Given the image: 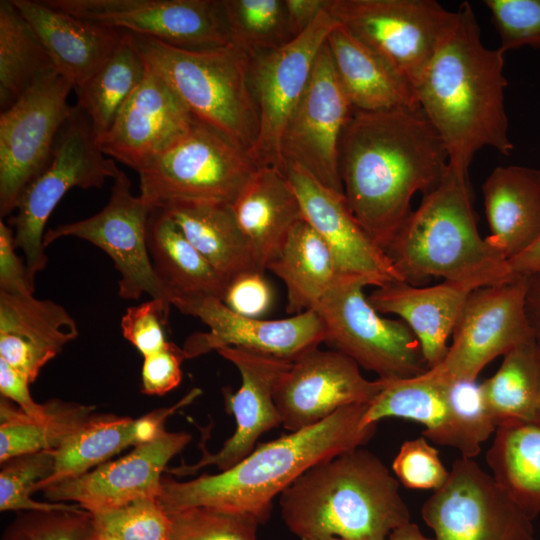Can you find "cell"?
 <instances>
[{
    "label": "cell",
    "mask_w": 540,
    "mask_h": 540,
    "mask_svg": "<svg viewBox=\"0 0 540 540\" xmlns=\"http://www.w3.org/2000/svg\"><path fill=\"white\" fill-rule=\"evenodd\" d=\"M449 167L446 147L420 107L355 110L340 141L339 168L352 214L385 251L411 213Z\"/></svg>",
    "instance_id": "obj_1"
},
{
    "label": "cell",
    "mask_w": 540,
    "mask_h": 540,
    "mask_svg": "<svg viewBox=\"0 0 540 540\" xmlns=\"http://www.w3.org/2000/svg\"><path fill=\"white\" fill-rule=\"evenodd\" d=\"M456 23L416 87L420 108L441 137L449 166L469 173L475 154L491 147L509 156L504 53L487 48L471 4L458 7Z\"/></svg>",
    "instance_id": "obj_2"
},
{
    "label": "cell",
    "mask_w": 540,
    "mask_h": 540,
    "mask_svg": "<svg viewBox=\"0 0 540 540\" xmlns=\"http://www.w3.org/2000/svg\"><path fill=\"white\" fill-rule=\"evenodd\" d=\"M367 405L343 407L313 426L263 443L218 474L189 481L162 477L157 499L168 514L205 507L249 514L263 523L276 495L309 468L371 440L377 424H361Z\"/></svg>",
    "instance_id": "obj_3"
},
{
    "label": "cell",
    "mask_w": 540,
    "mask_h": 540,
    "mask_svg": "<svg viewBox=\"0 0 540 540\" xmlns=\"http://www.w3.org/2000/svg\"><path fill=\"white\" fill-rule=\"evenodd\" d=\"M279 502L284 523L301 540H387L411 518L399 481L362 447L312 466Z\"/></svg>",
    "instance_id": "obj_4"
},
{
    "label": "cell",
    "mask_w": 540,
    "mask_h": 540,
    "mask_svg": "<svg viewBox=\"0 0 540 540\" xmlns=\"http://www.w3.org/2000/svg\"><path fill=\"white\" fill-rule=\"evenodd\" d=\"M469 173L448 167L385 252L409 284L430 277L470 290L513 281L507 261L478 232Z\"/></svg>",
    "instance_id": "obj_5"
},
{
    "label": "cell",
    "mask_w": 540,
    "mask_h": 540,
    "mask_svg": "<svg viewBox=\"0 0 540 540\" xmlns=\"http://www.w3.org/2000/svg\"><path fill=\"white\" fill-rule=\"evenodd\" d=\"M129 34L144 63L166 81L192 116L249 152L259 131L249 82L250 54L233 43L187 50Z\"/></svg>",
    "instance_id": "obj_6"
},
{
    "label": "cell",
    "mask_w": 540,
    "mask_h": 540,
    "mask_svg": "<svg viewBox=\"0 0 540 540\" xmlns=\"http://www.w3.org/2000/svg\"><path fill=\"white\" fill-rule=\"evenodd\" d=\"M257 170L248 150L194 117L180 138L137 173L139 196L152 208L173 201L233 204Z\"/></svg>",
    "instance_id": "obj_7"
},
{
    "label": "cell",
    "mask_w": 540,
    "mask_h": 540,
    "mask_svg": "<svg viewBox=\"0 0 540 540\" xmlns=\"http://www.w3.org/2000/svg\"><path fill=\"white\" fill-rule=\"evenodd\" d=\"M119 170L115 161L100 150L85 115L73 107L56 139L50 162L25 188L15 214L9 218L15 247L24 255L34 289L36 275L48 262L43 239L55 207L69 190L101 188Z\"/></svg>",
    "instance_id": "obj_8"
},
{
    "label": "cell",
    "mask_w": 540,
    "mask_h": 540,
    "mask_svg": "<svg viewBox=\"0 0 540 540\" xmlns=\"http://www.w3.org/2000/svg\"><path fill=\"white\" fill-rule=\"evenodd\" d=\"M388 417L424 425L423 437L470 459L496 430L479 383L447 380L429 370L414 378L386 380L368 403L361 424L366 427Z\"/></svg>",
    "instance_id": "obj_9"
},
{
    "label": "cell",
    "mask_w": 540,
    "mask_h": 540,
    "mask_svg": "<svg viewBox=\"0 0 540 540\" xmlns=\"http://www.w3.org/2000/svg\"><path fill=\"white\" fill-rule=\"evenodd\" d=\"M367 283L343 276L314 307L325 329V343L379 379L420 376L429 370L421 345L401 319L384 318L363 293Z\"/></svg>",
    "instance_id": "obj_10"
},
{
    "label": "cell",
    "mask_w": 540,
    "mask_h": 540,
    "mask_svg": "<svg viewBox=\"0 0 540 540\" xmlns=\"http://www.w3.org/2000/svg\"><path fill=\"white\" fill-rule=\"evenodd\" d=\"M327 11L415 91L457 20L434 0H329Z\"/></svg>",
    "instance_id": "obj_11"
},
{
    "label": "cell",
    "mask_w": 540,
    "mask_h": 540,
    "mask_svg": "<svg viewBox=\"0 0 540 540\" xmlns=\"http://www.w3.org/2000/svg\"><path fill=\"white\" fill-rule=\"evenodd\" d=\"M72 84L56 69L0 115V216L14 213L25 188L51 160L72 108Z\"/></svg>",
    "instance_id": "obj_12"
},
{
    "label": "cell",
    "mask_w": 540,
    "mask_h": 540,
    "mask_svg": "<svg viewBox=\"0 0 540 540\" xmlns=\"http://www.w3.org/2000/svg\"><path fill=\"white\" fill-rule=\"evenodd\" d=\"M338 24L326 8L297 38L250 54L249 82L259 131L249 154L258 168L284 172L280 151L284 129L308 85L320 49Z\"/></svg>",
    "instance_id": "obj_13"
},
{
    "label": "cell",
    "mask_w": 540,
    "mask_h": 540,
    "mask_svg": "<svg viewBox=\"0 0 540 540\" xmlns=\"http://www.w3.org/2000/svg\"><path fill=\"white\" fill-rule=\"evenodd\" d=\"M152 207L131 191L129 177L119 170L106 205L96 214L61 224L45 232L47 247L64 237L85 240L103 250L119 272L118 294L137 300L143 294L172 306L171 296L157 276L148 250L147 226Z\"/></svg>",
    "instance_id": "obj_14"
},
{
    "label": "cell",
    "mask_w": 540,
    "mask_h": 540,
    "mask_svg": "<svg viewBox=\"0 0 540 540\" xmlns=\"http://www.w3.org/2000/svg\"><path fill=\"white\" fill-rule=\"evenodd\" d=\"M436 540H535L532 520L470 458L452 464L447 482L423 503Z\"/></svg>",
    "instance_id": "obj_15"
},
{
    "label": "cell",
    "mask_w": 540,
    "mask_h": 540,
    "mask_svg": "<svg viewBox=\"0 0 540 540\" xmlns=\"http://www.w3.org/2000/svg\"><path fill=\"white\" fill-rule=\"evenodd\" d=\"M90 23L187 50L231 43L221 0H43Z\"/></svg>",
    "instance_id": "obj_16"
},
{
    "label": "cell",
    "mask_w": 540,
    "mask_h": 540,
    "mask_svg": "<svg viewBox=\"0 0 540 540\" xmlns=\"http://www.w3.org/2000/svg\"><path fill=\"white\" fill-rule=\"evenodd\" d=\"M353 111L326 42L316 57L308 85L281 138L284 172L288 166L300 167L325 187L344 194L339 148Z\"/></svg>",
    "instance_id": "obj_17"
},
{
    "label": "cell",
    "mask_w": 540,
    "mask_h": 540,
    "mask_svg": "<svg viewBox=\"0 0 540 540\" xmlns=\"http://www.w3.org/2000/svg\"><path fill=\"white\" fill-rule=\"evenodd\" d=\"M526 277L481 287L468 295L444 360L429 371L454 381H476L492 360L534 339L525 313Z\"/></svg>",
    "instance_id": "obj_18"
},
{
    "label": "cell",
    "mask_w": 540,
    "mask_h": 540,
    "mask_svg": "<svg viewBox=\"0 0 540 540\" xmlns=\"http://www.w3.org/2000/svg\"><path fill=\"white\" fill-rule=\"evenodd\" d=\"M172 306L208 326V331L187 338L182 348L186 359L231 346L292 362L318 348L326 338L323 323L314 310L285 319L264 320L241 315L212 296L181 298Z\"/></svg>",
    "instance_id": "obj_19"
},
{
    "label": "cell",
    "mask_w": 540,
    "mask_h": 540,
    "mask_svg": "<svg viewBox=\"0 0 540 540\" xmlns=\"http://www.w3.org/2000/svg\"><path fill=\"white\" fill-rule=\"evenodd\" d=\"M386 380H368L360 367L337 350L312 349L281 374L274 403L281 424L289 432L313 426L337 410L371 402Z\"/></svg>",
    "instance_id": "obj_20"
},
{
    "label": "cell",
    "mask_w": 540,
    "mask_h": 540,
    "mask_svg": "<svg viewBox=\"0 0 540 540\" xmlns=\"http://www.w3.org/2000/svg\"><path fill=\"white\" fill-rule=\"evenodd\" d=\"M190 440L191 435L186 432L165 430L154 440L135 446L124 457L42 491L52 502H75L90 513L116 508L139 498H157L167 463Z\"/></svg>",
    "instance_id": "obj_21"
},
{
    "label": "cell",
    "mask_w": 540,
    "mask_h": 540,
    "mask_svg": "<svg viewBox=\"0 0 540 540\" xmlns=\"http://www.w3.org/2000/svg\"><path fill=\"white\" fill-rule=\"evenodd\" d=\"M285 174L304 219L328 245L343 275L375 287L404 281L387 253L356 220L344 194L325 187L300 167L288 166Z\"/></svg>",
    "instance_id": "obj_22"
},
{
    "label": "cell",
    "mask_w": 540,
    "mask_h": 540,
    "mask_svg": "<svg viewBox=\"0 0 540 540\" xmlns=\"http://www.w3.org/2000/svg\"><path fill=\"white\" fill-rule=\"evenodd\" d=\"M193 119L166 81L146 65L143 80L97 144L106 156L138 173L180 138Z\"/></svg>",
    "instance_id": "obj_23"
},
{
    "label": "cell",
    "mask_w": 540,
    "mask_h": 540,
    "mask_svg": "<svg viewBox=\"0 0 540 540\" xmlns=\"http://www.w3.org/2000/svg\"><path fill=\"white\" fill-rule=\"evenodd\" d=\"M217 352L235 365L242 378L236 393L225 391L227 408L235 417L236 430L218 452L212 454L202 448L203 454L197 463L182 464L169 470L172 474L191 475L209 465H215L220 472L226 471L255 449L262 434L281 424L274 403V388L291 362L239 347H222Z\"/></svg>",
    "instance_id": "obj_24"
},
{
    "label": "cell",
    "mask_w": 540,
    "mask_h": 540,
    "mask_svg": "<svg viewBox=\"0 0 540 540\" xmlns=\"http://www.w3.org/2000/svg\"><path fill=\"white\" fill-rule=\"evenodd\" d=\"M78 334L76 321L62 305L0 291V359L31 383Z\"/></svg>",
    "instance_id": "obj_25"
},
{
    "label": "cell",
    "mask_w": 540,
    "mask_h": 540,
    "mask_svg": "<svg viewBox=\"0 0 540 540\" xmlns=\"http://www.w3.org/2000/svg\"><path fill=\"white\" fill-rule=\"evenodd\" d=\"M201 393V389L194 388L176 404L159 408L137 419L93 414L75 434L56 449L53 474L39 483L35 492L57 482L78 477L92 467L105 463L126 447H135L154 440L165 431L166 419L189 405Z\"/></svg>",
    "instance_id": "obj_26"
},
{
    "label": "cell",
    "mask_w": 540,
    "mask_h": 540,
    "mask_svg": "<svg viewBox=\"0 0 540 540\" xmlns=\"http://www.w3.org/2000/svg\"><path fill=\"white\" fill-rule=\"evenodd\" d=\"M31 25L55 69L73 86L86 83L121 42L124 31L56 10L44 1L12 0Z\"/></svg>",
    "instance_id": "obj_27"
},
{
    "label": "cell",
    "mask_w": 540,
    "mask_h": 540,
    "mask_svg": "<svg viewBox=\"0 0 540 540\" xmlns=\"http://www.w3.org/2000/svg\"><path fill=\"white\" fill-rule=\"evenodd\" d=\"M471 291L448 281L429 287L398 281L376 287L367 300L378 313L397 315L410 327L431 369L446 357L448 339Z\"/></svg>",
    "instance_id": "obj_28"
},
{
    "label": "cell",
    "mask_w": 540,
    "mask_h": 540,
    "mask_svg": "<svg viewBox=\"0 0 540 540\" xmlns=\"http://www.w3.org/2000/svg\"><path fill=\"white\" fill-rule=\"evenodd\" d=\"M482 191L490 228L485 240L508 261L540 234V170L498 166L486 178Z\"/></svg>",
    "instance_id": "obj_29"
},
{
    "label": "cell",
    "mask_w": 540,
    "mask_h": 540,
    "mask_svg": "<svg viewBox=\"0 0 540 540\" xmlns=\"http://www.w3.org/2000/svg\"><path fill=\"white\" fill-rule=\"evenodd\" d=\"M232 208L262 273L293 227L304 219L286 174L272 167L258 168Z\"/></svg>",
    "instance_id": "obj_30"
},
{
    "label": "cell",
    "mask_w": 540,
    "mask_h": 540,
    "mask_svg": "<svg viewBox=\"0 0 540 540\" xmlns=\"http://www.w3.org/2000/svg\"><path fill=\"white\" fill-rule=\"evenodd\" d=\"M326 42L337 77L355 110L420 107L415 89L343 26L338 24Z\"/></svg>",
    "instance_id": "obj_31"
},
{
    "label": "cell",
    "mask_w": 540,
    "mask_h": 540,
    "mask_svg": "<svg viewBox=\"0 0 540 540\" xmlns=\"http://www.w3.org/2000/svg\"><path fill=\"white\" fill-rule=\"evenodd\" d=\"M159 208L171 217L188 241L227 283L244 273L259 271L232 204L173 201Z\"/></svg>",
    "instance_id": "obj_32"
},
{
    "label": "cell",
    "mask_w": 540,
    "mask_h": 540,
    "mask_svg": "<svg viewBox=\"0 0 540 540\" xmlns=\"http://www.w3.org/2000/svg\"><path fill=\"white\" fill-rule=\"evenodd\" d=\"M147 244L154 270L169 292L172 304L177 299L195 296L223 300L228 283L162 208H153L150 213Z\"/></svg>",
    "instance_id": "obj_33"
},
{
    "label": "cell",
    "mask_w": 540,
    "mask_h": 540,
    "mask_svg": "<svg viewBox=\"0 0 540 540\" xmlns=\"http://www.w3.org/2000/svg\"><path fill=\"white\" fill-rule=\"evenodd\" d=\"M266 269L285 284L286 312L292 315L313 310L326 292L345 276L328 245L305 219L293 227Z\"/></svg>",
    "instance_id": "obj_34"
},
{
    "label": "cell",
    "mask_w": 540,
    "mask_h": 540,
    "mask_svg": "<svg viewBox=\"0 0 540 540\" xmlns=\"http://www.w3.org/2000/svg\"><path fill=\"white\" fill-rule=\"evenodd\" d=\"M486 453L495 482L533 520L540 513V426L500 425Z\"/></svg>",
    "instance_id": "obj_35"
},
{
    "label": "cell",
    "mask_w": 540,
    "mask_h": 540,
    "mask_svg": "<svg viewBox=\"0 0 540 540\" xmlns=\"http://www.w3.org/2000/svg\"><path fill=\"white\" fill-rule=\"evenodd\" d=\"M94 406L53 399L32 416L12 401L0 400V462L26 453L57 449L93 415Z\"/></svg>",
    "instance_id": "obj_36"
},
{
    "label": "cell",
    "mask_w": 540,
    "mask_h": 540,
    "mask_svg": "<svg viewBox=\"0 0 540 540\" xmlns=\"http://www.w3.org/2000/svg\"><path fill=\"white\" fill-rule=\"evenodd\" d=\"M497 372L482 383L481 392L496 427L536 423L540 412V351L534 339L503 356Z\"/></svg>",
    "instance_id": "obj_37"
},
{
    "label": "cell",
    "mask_w": 540,
    "mask_h": 540,
    "mask_svg": "<svg viewBox=\"0 0 540 540\" xmlns=\"http://www.w3.org/2000/svg\"><path fill=\"white\" fill-rule=\"evenodd\" d=\"M146 65L130 34L123 38L106 62L82 86L75 88L77 107L87 118L96 138L112 126L119 111L144 78Z\"/></svg>",
    "instance_id": "obj_38"
},
{
    "label": "cell",
    "mask_w": 540,
    "mask_h": 540,
    "mask_svg": "<svg viewBox=\"0 0 540 540\" xmlns=\"http://www.w3.org/2000/svg\"><path fill=\"white\" fill-rule=\"evenodd\" d=\"M55 67L39 37L12 0L0 1V108L14 104Z\"/></svg>",
    "instance_id": "obj_39"
},
{
    "label": "cell",
    "mask_w": 540,
    "mask_h": 540,
    "mask_svg": "<svg viewBox=\"0 0 540 540\" xmlns=\"http://www.w3.org/2000/svg\"><path fill=\"white\" fill-rule=\"evenodd\" d=\"M231 43L248 54L275 49L291 39L284 0H221Z\"/></svg>",
    "instance_id": "obj_40"
},
{
    "label": "cell",
    "mask_w": 540,
    "mask_h": 540,
    "mask_svg": "<svg viewBox=\"0 0 540 540\" xmlns=\"http://www.w3.org/2000/svg\"><path fill=\"white\" fill-rule=\"evenodd\" d=\"M56 449L21 454L2 463L0 471V510L50 511L70 509L77 504L40 502L30 496L36 486L48 479L55 468Z\"/></svg>",
    "instance_id": "obj_41"
},
{
    "label": "cell",
    "mask_w": 540,
    "mask_h": 540,
    "mask_svg": "<svg viewBox=\"0 0 540 540\" xmlns=\"http://www.w3.org/2000/svg\"><path fill=\"white\" fill-rule=\"evenodd\" d=\"M91 515L96 540H171L170 515L155 497Z\"/></svg>",
    "instance_id": "obj_42"
},
{
    "label": "cell",
    "mask_w": 540,
    "mask_h": 540,
    "mask_svg": "<svg viewBox=\"0 0 540 540\" xmlns=\"http://www.w3.org/2000/svg\"><path fill=\"white\" fill-rule=\"evenodd\" d=\"M171 540H257L254 516L205 507L170 513Z\"/></svg>",
    "instance_id": "obj_43"
},
{
    "label": "cell",
    "mask_w": 540,
    "mask_h": 540,
    "mask_svg": "<svg viewBox=\"0 0 540 540\" xmlns=\"http://www.w3.org/2000/svg\"><path fill=\"white\" fill-rule=\"evenodd\" d=\"M2 540H96L92 515L78 504L70 509L23 511Z\"/></svg>",
    "instance_id": "obj_44"
},
{
    "label": "cell",
    "mask_w": 540,
    "mask_h": 540,
    "mask_svg": "<svg viewBox=\"0 0 540 540\" xmlns=\"http://www.w3.org/2000/svg\"><path fill=\"white\" fill-rule=\"evenodd\" d=\"M503 53L523 46L540 47V0H485Z\"/></svg>",
    "instance_id": "obj_45"
},
{
    "label": "cell",
    "mask_w": 540,
    "mask_h": 540,
    "mask_svg": "<svg viewBox=\"0 0 540 540\" xmlns=\"http://www.w3.org/2000/svg\"><path fill=\"white\" fill-rule=\"evenodd\" d=\"M392 469L402 485L418 490L436 491L447 482L450 475L438 450L423 436L406 440L401 445Z\"/></svg>",
    "instance_id": "obj_46"
},
{
    "label": "cell",
    "mask_w": 540,
    "mask_h": 540,
    "mask_svg": "<svg viewBox=\"0 0 540 540\" xmlns=\"http://www.w3.org/2000/svg\"><path fill=\"white\" fill-rule=\"evenodd\" d=\"M171 305L161 299L149 301L127 308L121 319L123 337L131 343L143 357L162 350L169 343L164 327Z\"/></svg>",
    "instance_id": "obj_47"
},
{
    "label": "cell",
    "mask_w": 540,
    "mask_h": 540,
    "mask_svg": "<svg viewBox=\"0 0 540 540\" xmlns=\"http://www.w3.org/2000/svg\"><path fill=\"white\" fill-rule=\"evenodd\" d=\"M186 359L182 348L169 342L162 350L144 357L141 391L147 395H164L176 388L182 379L181 364Z\"/></svg>",
    "instance_id": "obj_48"
},
{
    "label": "cell",
    "mask_w": 540,
    "mask_h": 540,
    "mask_svg": "<svg viewBox=\"0 0 540 540\" xmlns=\"http://www.w3.org/2000/svg\"><path fill=\"white\" fill-rule=\"evenodd\" d=\"M222 301L241 315L260 318L272 303V290L262 272L252 271L231 280Z\"/></svg>",
    "instance_id": "obj_49"
},
{
    "label": "cell",
    "mask_w": 540,
    "mask_h": 540,
    "mask_svg": "<svg viewBox=\"0 0 540 540\" xmlns=\"http://www.w3.org/2000/svg\"><path fill=\"white\" fill-rule=\"evenodd\" d=\"M0 291L11 295L34 293L25 262L16 253L14 231L3 220L0 221Z\"/></svg>",
    "instance_id": "obj_50"
},
{
    "label": "cell",
    "mask_w": 540,
    "mask_h": 540,
    "mask_svg": "<svg viewBox=\"0 0 540 540\" xmlns=\"http://www.w3.org/2000/svg\"><path fill=\"white\" fill-rule=\"evenodd\" d=\"M30 384L25 374L0 359L1 396L13 401L27 414L41 415L45 411V403L39 404L33 400L29 390Z\"/></svg>",
    "instance_id": "obj_51"
},
{
    "label": "cell",
    "mask_w": 540,
    "mask_h": 540,
    "mask_svg": "<svg viewBox=\"0 0 540 540\" xmlns=\"http://www.w3.org/2000/svg\"><path fill=\"white\" fill-rule=\"evenodd\" d=\"M329 0H284L291 39L303 34L327 8Z\"/></svg>",
    "instance_id": "obj_52"
},
{
    "label": "cell",
    "mask_w": 540,
    "mask_h": 540,
    "mask_svg": "<svg viewBox=\"0 0 540 540\" xmlns=\"http://www.w3.org/2000/svg\"><path fill=\"white\" fill-rule=\"evenodd\" d=\"M525 313L540 351V271L526 277Z\"/></svg>",
    "instance_id": "obj_53"
},
{
    "label": "cell",
    "mask_w": 540,
    "mask_h": 540,
    "mask_svg": "<svg viewBox=\"0 0 540 540\" xmlns=\"http://www.w3.org/2000/svg\"><path fill=\"white\" fill-rule=\"evenodd\" d=\"M512 280L540 271V234L524 251L507 261Z\"/></svg>",
    "instance_id": "obj_54"
},
{
    "label": "cell",
    "mask_w": 540,
    "mask_h": 540,
    "mask_svg": "<svg viewBox=\"0 0 540 540\" xmlns=\"http://www.w3.org/2000/svg\"><path fill=\"white\" fill-rule=\"evenodd\" d=\"M387 540H436L422 534L419 526L416 523H406L394 529L388 536Z\"/></svg>",
    "instance_id": "obj_55"
},
{
    "label": "cell",
    "mask_w": 540,
    "mask_h": 540,
    "mask_svg": "<svg viewBox=\"0 0 540 540\" xmlns=\"http://www.w3.org/2000/svg\"><path fill=\"white\" fill-rule=\"evenodd\" d=\"M307 540H345V539L338 538V537H326V538H321V539H307Z\"/></svg>",
    "instance_id": "obj_56"
},
{
    "label": "cell",
    "mask_w": 540,
    "mask_h": 540,
    "mask_svg": "<svg viewBox=\"0 0 540 540\" xmlns=\"http://www.w3.org/2000/svg\"><path fill=\"white\" fill-rule=\"evenodd\" d=\"M535 424H538L540 426V412L538 414V417H537V420H536V423Z\"/></svg>",
    "instance_id": "obj_57"
}]
</instances>
